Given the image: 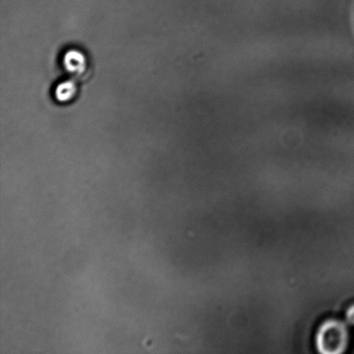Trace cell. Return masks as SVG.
Here are the masks:
<instances>
[{"mask_svg": "<svg viewBox=\"0 0 354 354\" xmlns=\"http://www.w3.org/2000/svg\"><path fill=\"white\" fill-rule=\"evenodd\" d=\"M64 66L67 71L72 74H82L86 67V59L81 51L68 50L64 55Z\"/></svg>", "mask_w": 354, "mask_h": 354, "instance_id": "cell-2", "label": "cell"}, {"mask_svg": "<svg viewBox=\"0 0 354 354\" xmlns=\"http://www.w3.org/2000/svg\"><path fill=\"white\" fill-rule=\"evenodd\" d=\"M345 319L346 324L353 326L354 327V304L350 305V306L346 308Z\"/></svg>", "mask_w": 354, "mask_h": 354, "instance_id": "cell-4", "label": "cell"}, {"mask_svg": "<svg viewBox=\"0 0 354 354\" xmlns=\"http://www.w3.org/2000/svg\"><path fill=\"white\" fill-rule=\"evenodd\" d=\"M76 93V86L71 81L60 83L55 88V96L58 102H67L71 100Z\"/></svg>", "mask_w": 354, "mask_h": 354, "instance_id": "cell-3", "label": "cell"}, {"mask_svg": "<svg viewBox=\"0 0 354 354\" xmlns=\"http://www.w3.org/2000/svg\"><path fill=\"white\" fill-rule=\"evenodd\" d=\"M348 324L346 321L328 319L319 326L315 345L322 354H342L348 349L350 341Z\"/></svg>", "mask_w": 354, "mask_h": 354, "instance_id": "cell-1", "label": "cell"}]
</instances>
